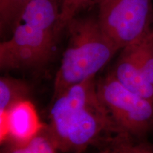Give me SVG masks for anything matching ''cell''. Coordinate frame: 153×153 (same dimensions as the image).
Segmentation results:
<instances>
[{
  "mask_svg": "<svg viewBox=\"0 0 153 153\" xmlns=\"http://www.w3.org/2000/svg\"><path fill=\"white\" fill-rule=\"evenodd\" d=\"M116 138V137H115ZM99 153H125L123 150H121V148L118 146L117 143L115 141V139L112 141L111 143L109 145L102 149Z\"/></svg>",
  "mask_w": 153,
  "mask_h": 153,
  "instance_id": "5bb4252c",
  "label": "cell"
},
{
  "mask_svg": "<svg viewBox=\"0 0 153 153\" xmlns=\"http://www.w3.org/2000/svg\"><path fill=\"white\" fill-rule=\"evenodd\" d=\"M1 153H2V152H1Z\"/></svg>",
  "mask_w": 153,
  "mask_h": 153,
  "instance_id": "9a60e30c",
  "label": "cell"
},
{
  "mask_svg": "<svg viewBox=\"0 0 153 153\" xmlns=\"http://www.w3.org/2000/svg\"><path fill=\"white\" fill-rule=\"evenodd\" d=\"M29 88L24 82L10 76L0 79V112L7 111L17 101L28 99Z\"/></svg>",
  "mask_w": 153,
  "mask_h": 153,
  "instance_id": "ba28073f",
  "label": "cell"
},
{
  "mask_svg": "<svg viewBox=\"0 0 153 153\" xmlns=\"http://www.w3.org/2000/svg\"><path fill=\"white\" fill-rule=\"evenodd\" d=\"M45 126L40 120L37 110L28 99L17 101L7 111L0 112V140L11 145L28 142Z\"/></svg>",
  "mask_w": 153,
  "mask_h": 153,
  "instance_id": "8992f818",
  "label": "cell"
},
{
  "mask_svg": "<svg viewBox=\"0 0 153 153\" xmlns=\"http://www.w3.org/2000/svg\"><path fill=\"white\" fill-rule=\"evenodd\" d=\"M135 44L140 68L147 79L153 85V28Z\"/></svg>",
  "mask_w": 153,
  "mask_h": 153,
  "instance_id": "8fae6325",
  "label": "cell"
},
{
  "mask_svg": "<svg viewBox=\"0 0 153 153\" xmlns=\"http://www.w3.org/2000/svg\"><path fill=\"white\" fill-rule=\"evenodd\" d=\"M115 141L125 153H153V144L145 139H135L120 134Z\"/></svg>",
  "mask_w": 153,
  "mask_h": 153,
  "instance_id": "4fadbf2b",
  "label": "cell"
},
{
  "mask_svg": "<svg viewBox=\"0 0 153 153\" xmlns=\"http://www.w3.org/2000/svg\"><path fill=\"white\" fill-rule=\"evenodd\" d=\"M47 128L57 151L83 153L90 146L101 150L122 134L99 99L95 78L68 88L53 98Z\"/></svg>",
  "mask_w": 153,
  "mask_h": 153,
  "instance_id": "6da1fadb",
  "label": "cell"
},
{
  "mask_svg": "<svg viewBox=\"0 0 153 153\" xmlns=\"http://www.w3.org/2000/svg\"><path fill=\"white\" fill-rule=\"evenodd\" d=\"M57 0H32L10 36L0 43L1 70L43 66L52 58L60 26Z\"/></svg>",
  "mask_w": 153,
  "mask_h": 153,
  "instance_id": "7a4b0ae2",
  "label": "cell"
},
{
  "mask_svg": "<svg viewBox=\"0 0 153 153\" xmlns=\"http://www.w3.org/2000/svg\"><path fill=\"white\" fill-rule=\"evenodd\" d=\"M100 0H62L60 6V26L66 28L72 19L78 16L83 10L97 6Z\"/></svg>",
  "mask_w": 153,
  "mask_h": 153,
  "instance_id": "7c38bea8",
  "label": "cell"
},
{
  "mask_svg": "<svg viewBox=\"0 0 153 153\" xmlns=\"http://www.w3.org/2000/svg\"><path fill=\"white\" fill-rule=\"evenodd\" d=\"M99 99L122 134L145 139L153 130V102L128 90L111 73L97 82Z\"/></svg>",
  "mask_w": 153,
  "mask_h": 153,
  "instance_id": "277c9868",
  "label": "cell"
},
{
  "mask_svg": "<svg viewBox=\"0 0 153 153\" xmlns=\"http://www.w3.org/2000/svg\"><path fill=\"white\" fill-rule=\"evenodd\" d=\"M135 43L120 50L111 73L128 90L153 102V85L140 68Z\"/></svg>",
  "mask_w": 153,
  "mask_h": 153,
  "instance_id": "52a82bcc",
  "label": "cell"
},
{
  "mask_svg": "<svg viewBox=\"0 0 153 153\" xmlns=\"http://www.w3.org/2000/svg\"><path fill=\"white\" fill-rule=\"evenodd\" d=\"M57 151L47 126H45L41 133L24 144H8L2 153H57Z\"/></svg>",
  "mask_w": 153,
  "mask_h": 153,
  "instance_id": "30bf717a",
  "label": "cell"
},
{
  "mask_svg": "<svg viewBox=\"0 0 153 153\" xmlns=\"http://www.w3.org/2000/svg\"><path fill=\"white\" fill-rule=\"evenodd\" d=\"M66 28L68 43L55 78L53 98L72 86L95 78L120 52L101 29L97 16H76Z\"/></svg>",
  "mask_w": 153,
  "mask_h": 153,
  "instance_id": "3957f363",
  "label": "cell"
},
{
  "mask_svg": "<svg viewBox=\"0 0 153 153\" xmlns=\"http://www.w3.org/2000/svg\"><path fill=\"white\" fill-rule=\"evenodd\" d=\"M32 0H0L1 35L12 32L25 9Z\"/></svg>",
  "mask_w": 153,
  "mask_h": 153,
  "instance_id": "9c48e42d",
  "label": "cell"
},
{
  "mask_svg": "<svg viewBox=\"0 0 153 153\" xmlns=\"http://www.w3.org/2000/svg\"><path fill=\"white\" fill-rule=\"evenodd\" d=\"M97 9L101 29L119 51L153 28V0H100Z\"/></svg>",
  "mask_w": 153,
  "mask_h": 153,
  "instance_id": "5b68a950",
  "label": "cell"
}]
</instances>
